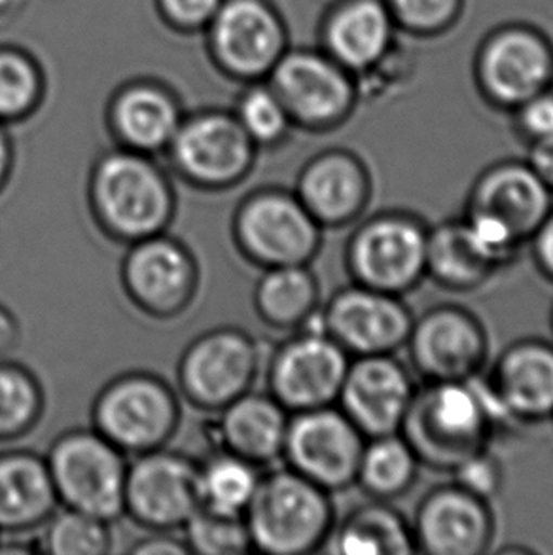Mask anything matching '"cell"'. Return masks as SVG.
I'll return each instance as SVG.
<instances>
[{
    "label": "cell",
    "instance_id": "obj_34",
    "mask_svg": "<svg viewBox=\"0 0 553 555\" xmlns=\"http://www.w3.org/2000/svg\"><path fill=\"white\" fill-rule=\"evenodd\" d=\"M461 218L472 245L499 273L512 268L519 260L522 250L527 247L524 241L517 237L516 232L499 218L486 212H466V210Z\"/></svg>",
    "mask_w": 553,
    "mask_h": 555
},
{
    "label": "cell",
    "instance_id": "obj_32",
    "mask_svg": "<svg viewBox=\"0 0 553 555\" xmlns=\"http://www.w3.org/2000/svg\"><path fill=\"white\" fill-rule=\"evenodd\" d=\"M116 121L121 135L141 149H159L177 133V113L157 91L133 90L121 99Z\"/></svg>",
    "mask_w": 553,
    "mask_h": 555
},
{
    "label": "cell",
    "instance_id": "obj_48",
    "mask_svg": "<svg viewBox=\"0 0 553 555\" xmlns=\"http://www.w3.org/2000/svg\"><path fill=\"white\" fill-rule=\"evenodd\" d=\"M8 164V149L7 143H4V137L0 135V179L4 177V171H7Z\"/></svg>",
    "mask_w": 553,
    "mask_h": 555
},
{
    "label": "cell",
    "instance_id": "obj_27",
    "mask_svg": "<svg viewBox=\"0 0 553 555\" xmlns=\"http://www.w3.org/2000/svg\"><path fill=\"white\" fill-rule=\"evenodd\" d=\"M288 420L283 405L268 397L235 398L226 410L222 433L230 448L247 461H271L284 448Z\"/></svg>",
    "mask_w": 553,
    "mask_h": 555
},
{
    "label": "cell",
    "instance_id": "obj_12",
    "mask_svg": "<svg viewBox=\"0 0 553 555\" xmlns=\"http://www.w3.org/2000/svg\"><path fill=\"white\" fill-rule=\"evenodd\" d=\"M95 203L114 232L136 240L154 235L171 212V194L164 177L131 154H116L101 164Z\"/></svg>",
    "mask_w": 553,
    "mask_h": 555
},
{
    "label": "cell",
    "instance_id": "obj_5",
    "mask_svg": "<svg viewBox=\"0 0 553 555\" xmlns=\"http://www.w3.org/2000/svg\"><path fill=\"white\" fill-rule=\"evenodd\" d=\"M366 436L336 404L296 412L288 421L284 455L292 470L329 493L357 486Z\"/></svg>",
    "mask_w": 553,
    "mask_h": 555
},
{
    "label": "cell",
    "instance_id": "obj_6",
    "mask_svg": "<svg viewBox=\"0 0 553 555\" xmlns=\"http://www.w3.org/2000/svg\"><path fill=\"white\" fill-rule=\"evenodd\" d=\"M48 470L53 488L73 511L108 521L126 504L128 473L106 438L88 433L63 438L53 448Z\"/></svg>",
    "mask_w": 553,
    "mask_h": 555
},
{
    "label": "cell",
    "instance_id": "obj_33",
    "mask_svg": "<svg viewBox=\"0 0 553 555\" xmlns=\"http://www.w3.org/2000/svg\"><path fill=\"white\" fill-rule=\"evenodd\" d=\"M188 541L195 552L210 555L240 554L248 548L250 534L240 516L195 511L187 521Z\"/></svg>",
    "mask_w": 553,
    "mask_h": 555
},
{
    "label": "cell",
    "instance_id": "obj_28",
    "mask_svg": "<svg viewBox=\"0 0 553 555\" xmlns=\"http://www.w3.org/2000/svg\"><path fill=\"white\" fill-rule=\"evenodd\" d=\"M53 501L48 466L27 455L0 459V527L33 526L52 511Z\"/></svg>",
    "mask_w": 553,
    "mask_h": 555
},
{
    "label": "cell",
    "instance_id": "obj_19",
    "mask_svg": "<svg viewBox=\"0 0 553 555\" xmlns=\"http://www.w3.org/2000/svg\"><path fill=\"white\" fill-rule=\"evenodd\" d=\"M126 503L152 526L187 524L200 503L197 473L175 455H149L128 474Z\"/></svg>",
    "mask_w": 553,
    "mask_h": 555
},
{
    "label": "cell",
    "instance_id": "obj_38",
    "mask_svg": "<svg viewBox=\"0 0 553 555\" xmlns=\"http://www.w3.org/2000/svg\"><path fill=\"white\" fill-rule=\"evenodd\" d=\"M288 113L283 101L266 90L248 93L241 103V128L262 143H273L283 135Z\"/></svg>",
    "mask_w": 553,
    "mask_h": 555
},
{
    "label": "cell",
    "instance_id": "obj_1",
    "mask_svg": "<svg viewBox=\"0 0 553 555\" xmlns=\"http://www.w3.org/2000/svg\"><path fill=\"white\" fill-rule=\"evenodd\" d=\"M421 466L451 474L499 440L476 379L419 382L400 428Z\"/></svg>",
    "mask_w": 553,
    "mask_h": 555
},
{
    "label": "cell",
    "instance_id": "obj_36",
    "mask_svg": "<svg viewBox=\"0 0 553 555\" xmlns=\"http://www.w3.org/2000/svg\"><path fill=\"white\" fill-rule=\"evenodd\" d=\"M397 27L415 35H436L453 25L463 0H383Z\"/></svg>",
    "mask_w": 553,
    "mask_h": 555
},
{
    "label": "cell",
    "instance_id": "obj_14",
    "mask_svg": "<svg viewBox=\"0 0 553 555\" xmlns=\"http://www.w3.org/2000/svg\"><path fill=\"white\" fill-rule=\"evenodd\" d=\"M349 75L330 55L291 53L275 70L276 98L309 128H334L349 118L357 103L359 88Z\"/></svg>",
    "mask_w": 553,
    "mask_h": 555
},
{
    "label": "cell",
    "instance_id": "obj_15",
    "mask_svg": "<svg viewBox=\"0 0 553 555\" xmlns=\"http://www.w3.org/2000/svg\"><path fill=\"white\" fill-rule=\"evenodd\" d=\"M374 173L357 152H322L299 175V202L322 228H349L374 202Z\"/></svg>",
    "mask_w": 553,
    "mask_h": 555
},
{
    "label": "cell",
    "instance_id": "obj_7",
    "mask_svg": "<svg viewBox=\"0 0 553 555\" xmlns=\"http://www.w3.org/2000/svg\"><path fill=\"white\" fill-rule=\"evenodd\" d=\"M319 317L322 331L355 359L404 349L415 313L402 296L351 281L330 296Z\"/></svg>",
    "mask_w": 553,
    "mask_h": 555
},
{
    "label": "cell",
    "instance_id": "obj_47",
    "mask_svg": "<svg viewBox=\"0 0 553 555\" xmlns=\"http://www.w3.org/2000/svg\"><path fill=\"white\" fill-rule=\"evenodd\" d=\"M499 554H535V548L525 546V544H506L499 548Z\"/></svg>",
    "mask_w": 553,
    "mask_h": 555
},
{
    "label": "cell",
    "instance_id": "obj_8",
    "mask_svg": "<svg viewBox=\"0 0 553 555\" xmlns=\"http://www.w3.org/2000/svg\"><path fill=\"white\" fill-rule=\"evenodd\" d=\"M417 554L484 555L497 541L493 504L456 481H441L419 499L413 511Z\"/></svg>",
    "mask_w": 553,
    "mask_h": 555
},
{
    "label": "cell",
    "instance_id": "obj_23",
    "mask_svg": "<svg viewBox=\"0 0 553 555\" xmlns=\"http://www.w3.org/2000/svg\"><path fill=\"white\" fill-rule=\"evenodd\" d=\"M215 40L230 67L260 73L270 67L281 50V29L260 2L233 0L218 14Z\"/></svg>",
    "mask_w": 553,
    "mask_h": 555
},
{
    "label": "cell",
    "instance_id": "obj_3",
    "mask_svg": "<svg viewBox=\"0 0 553 555\" xmlns=\"http://www.w3.org/2000/svg\"><path fill=\"white\" fill-rule=\"evenodd\" d=\"M332 493L296 470L260 480L248 504L250 542L276 555L309 554L322 548L336 526Z\"/></svg>",
    "mask_w": 553,
    "mask_h": 555
},
{
    "label": "cell",
    "instance_id": "obj_11",
    "mask_svg": "<svg viewBox=\"0 0 553 555\" xmlns=\"http://www.w3.org/2000/svg\"><path fill=\"white\" fill-rule=\"evenodd\" d=\"M351 359L321 326L306 324L271 366L276 402L294 412L336 404Z\"/></svg>",
    "mask_w": 553,
    "mask_h": 555
},
{
    "label": "cell",
    "instance_id": "obj_42",
    "mask_svg": "<svg viewBox=\"0 0 553 555\" xmlns=\"http://www.w3.org/2000/svg\"><path fill=\"white\" fill-rule=\"evenodd\" d=\"M532 263L542 278L553 285V210L539 230L527 241Z\"/></svg>",
    "mask_w": 553,
    "mask_h": 555
},
{
    "label": "cell",
    "instance_id": "obj_22",
    "mask_svg": "<svg viewBox=\"0 0 553 555\" xmlns=\"http://www.w3.org/2000/svg\"><path fill=\"white\" fill-rule=\"evenodd\" d=\"M250 156L248 135L224 116H203L188 124L175 139V158L184 173L203 182L240 177Z\"/></svg>",
    "mask_w": 553,
    "mask_h": 555
},
{
    "label": "cell",
    "instance_id": "obj_31",
    "mask_svg": "<svg viewBox=\"0 0 553 555\" xmlns=\"http://www.w3.org/2000/svg\"><path fill=\"white\" fill-rule=\"evenodd\" d=\"M260 478L255 466L240 455H220L197 473V496L205 508L240 516L255 496Z\"/></svg>",
    "mask_w": 553,
    "mask_h": 555
},
{
    "label": "cell",
    "instance_id": "obj_37",
    "mask_svg": "<svg viewBox=\"0 0 553 555\" xmlns=\"http://www.w3.org/2000/svg\"><path fill=\"white\" fill-rule=\"evenodd\" d=\"M37 408V389L29 377L20 370L0 369V436L27 427Z\"/></svg>",
    "mask_w": 553,
    "mask_h": 555
},
{
    "label": "cell",
    "instance_id": "obj_4",
    "mask_svg": "<svg viewBox=\"0 0 553 555\" xmlns=\"http://www.w3.org/2000/svg\"><path fill=\"white\" fill-rule=\"evenodd\" d=\"M404 349L419 382H468L487 369L491 338L476 311L441 301L415 315Z\"/></svg>",
    "mask_w": 553,
    "mask_h": 555
},
{
    "label": "cell",
    "instance_id": "obj_9",
    "mask_svg": "<svg viewBox=\"0 0 553 555\" xmlns=\"http://www.w3.org/2000/svg\"><path fill=\"white\" fill-rule=\"evenodd\" d=\"M476 76L491 105L514 113L525 101L550 90L552 46L540 33L524 25L502 27L479 48Z\"/></svg>",
    "mask_w": 553,
    "mask_h": 555
},
{
    "label": "cell",
    "instance_id": "obj_41",
    "mask_svg": "<svg viewBox=\"0 0 553 555\" xmlns=\"http://www.w3.org/2000/svg\"><path fill=\"white\" fill-rule=\"evenodd\" d=\"M514 120L517 135L527 144L553 137V91H542L517 106Z\"/></svg>",
    "mask_w": 553,
    "mask_h": 555
},
{
    "label": "cell",
    "instance_id": "obj_50",
    "mask_svg": "<svg viewBox=\"0 0 553 555\" xmlns=\"http://www.w3.org/2000/svg\"><path fill=\"white\" fill-rule=\"evenodd\" d=\"M552 421H553V417H552Z\"/></svg>",
    "mask_w": 553,
    "mask_h": 555
},
{
    "label": "cell",
    "instance_id": "obj_20",
    "mask_svg": "<svg viewBox=\"0 0 553 555\" xmlns=\"http://www.w3.org/2000/svg\"><path fill=\"white\" fill-rule=\"evenodd\" d=\"M397 29L383 0H345L326 23L329 55L349 73L364 75L387 60Z\"/></svg>",
    "mask_w": 553,
    "mask_h": 555
},
{
    "label": "cell",
    "instance_id": "obj_18",
    "mask_svg": "<svg viewBox=\"0 0 553 555\" xmlns=\"http://www.w3.org/2000/svg\"><path fill=\"white\" fill-rule=\"evenodd\" d=\"M172 421L171 395L146 377L118 382L99 400V427L108 442L126 450H146L162 442Z\"/></svg>",
    "mask_w": 553,
    "mask_h": 555
},
{
    "label": "cell",
    "instance_id": "obj_24",
    "mask_svg": "<svg viewBox=\"0 0 553 555\" xmlns=\"http://www.w3.org/2000/svg\"><path fill=\"white\" fill-rule=\"evenodd\" d=\"M330 552L342 555H413L412 524L390 501L368 499L330 533Z\"/></svg>",
    "mask_w": 553,
    "mask_h": 555
},
{
    "label": "cell",
    "instance_id": "obj_30",
    "mask_svg": "<svg viewBox=\"0 0 553 555\" xmlns=\"http://www.w3.org/2000/svg\"><path fill=\"white\" fill-rule=\"evenodd\" d=\"M321 288L307 266H275L258 285V308L275 326L292 328L317 313Z\"/></svg>",
    "mask_w": 553,
    "mask_h": 555
},
{
    "label": "cell",
    "instance_id": "obj_21",
    "mask_svg": "<svg viewBox=\"0 0 553 555\" xmlns=\"http://www.w3.org/2000/svg\"><path fill=\"white\" fill-rule=\"evenodd\" d=\"M255 370V353L247 339L218 332L197 341L188 353L182 374L188 390L203 404H228L240 397Z\"/></svg>",
    "mask_w": 553,
    "mask_h": 555
},
{
    "label": "cell",
    "instance_id": "obj_49",
    "mask_svg": "<svg viewBox=\"0 0 553 555\" xmlns=\"http://www.w3.org/2000/svg\"><path fill=\"white\" fill-rule=\"evenodd\" d=\"M548 321H550V331H552L553 334V304L552 308H550V317H548Z\"/></svg>",
    "mask_w": 553,
    "mask_h": 555
},
{
    "label": "cell",
    "instance_id": "obj_2",
    "mask_svg": "<svg viewBox=\"0 0 553 555\" xmlns=\"http://www.w3.org/2000/svg\"><path fill=\"white\" fill-rule=\"evenodd\" d=\"M430 224L410 209L364 215L345 241V271L357 285L406 298L426 281Z\"/></svg>",
    "mask_w": 553,
    "mask_h": 555
},
{
    "label": "cell",
    "instance_id": "obj_26",
    "mask_svg": "<svg viewBox=\"0 0 553 555\" xmlns=\"http://www.w3.org/2000/svg\"><path fill=\"white\" fill-rule=\"evenodd\" d=\"M128 285L150 308L177 306L190 288L192 268L177 245L165 240H146L129 255Z\"/></svg>",
    "mask_w": 553,
    "mask_h": 555
},
{
    "label": "cell",
    "instance_id": "obj_39",
    "mask_svg": "<svg viewBox=\"0 0 553 555\" xmlns=\"http://www.w3.org/2000/svg\"><path fill=\"white\" fill-rule=\"evenodd\" d=\"M451 480L468 489L474 495L491 501L501 495L504 488V466L491 448L474 453L449 474Z\"/></svg>",
    "mask_w": 553,
    "mask_h": 555
},
{
    "label": "cell",
    "instance_id": "obj_40",
    "mask_svg": "<svg viewBox=\"0 0 553 555\" xmlns=\"http://www.w3.org/2000/svg\"><path fill=\"white\" fill-rule=\"evenodd\" d=\"M35 75L29 65L12 53L0 55V114L12 116L29 106L35 95Z\"/></svg>",
    "mask_w": 553,
    "mask_h": 555
},
{
    "label": "cell",
    "instance_id": "obj_10",
    "mask_svg": "<svg viewBox=\"0 0 553 555\" xmlns=\"http://www.w3.org/2000/svg\"><path fill=\"white\" fill-rule=\"evenodd\" d=\"M417 389L408 362L395 354L355 357L336 405L366 438L400 433Z\"/></svg>",
    "mask_w": 553,
    "mask_h": 555
},
{
    "label": "cell",
    "instance_id": "obj_43",
    "mask_svg": "<svg viewBox=\"0 0 553 555\" xmlns=\"http://www.w3.org/2000/svg\"><path fill=\"white\" fill-rule=\"evenodd\" d=\"M527 166L553 192V137L527 144Z\"/></svg>",
    "mask_w": 553,
    "mask_h": 555
},
{
    "label": "cell",
    "instance_id": "obj_25",
    "mask_svg": "<svg viewBox=\"0 0 553 555\" xmlns=\"http://www.w3.org/2000/svg\"><path fill=\"white\" fill-rule=\"evenodd\" d=\"M499 271L472 245L463 218L430 224L426 247V281L451 294H471L489 285Z\"/></svg>",
    "mask_w": 553,
    "mask_h": 555
},
{
    "label": "cell",
    "instance_id": "obj_17",
    "mask_svg": "<svg viewBox=\"0 0 553 555\" xmlns=\"http://www.w3.org/2000/svg\"><path fill=\"white\" fill-rule=\"evenodd\" d=\"M464 210L499 218L527 245L553 210V192L525 159H499L474 179Z\"/></svg>",
    "mask_w": 553,
    "mask_h": 555
},
{
    "label": "cell",
    "instance_id": "obj_13",
    "mask_svg": "<svg viewBox=\"0 0 553 555\" xmlns=\"http://www.w3.org/2000/svg\"><path fill=\"white\" fill-rule=\"evenodd\" d=\"M240 237L243 247L270 268L307 266L321 248L322 225L298 195L266 192L241 210Z\"/></svg>",
    "mask_w": 553,
    "mask_h": 555
},
{
    "label": "cell",
    "instance_id": "obj_29",
    "mask_svg": "<svg viewBox=\"0 0 553 555\" xmlns=\"http://www.w3.org/2000/svg\"><path fill=\"white\" fill-rule=\"evenodd\" d=\"M421 468L415 451L400 433L366 438L360 455L357 486L368 499L393 503L412 491Z\"/></svg>",
    "mask_w": 553,
    "mask_h": 555
},
{
    "label": "cell",
    "instance_id": "obj_35",
    "mask_svg": "<svg viewBox=\"0 0 553 555\" xmlns=\"http://www.w3.org/2000/svg\"><path fill=\"white\" fill-rule=\"evenodd\" d=\"M46 544L53 554L98 555L108 546L105 521L83 512H63L50 524Z\"/></svg>",
    "mask_w": 553,
    "mask_h": 555
},
{
    "label": "cell",
    "instance_id": "obj_46",
    "mask_svg": "<svg viewBox=\"0 0 553 555\" xmlns=\"http://www.w3.org/2000/svg\"><path fill=\"white\" fill-rule=\"evenodd\" d=\"M14 341V321L4 309H0V351Z\"/></svg>",
    "mask_w": 553,
    "mask_h": 555
},
{
    "label": "cell",
    "instance_id": "obj_16",
    "mask_svg": "<svg viewBox=\"0 0 553 555\" xmlns=\"http://www.w3.org/2000/svg\"><path fill=\"white\" fill-rule=\"evenodd\" d=\"M487 383L522 425L553 417V341L537 336L510 341L484 370Z\"/></svg>",
    "mask_w": 553,
    "mask_h": 555
},
{
    "label": "cell",
    "instance_id": "obj_44",
    "mask_svg": "<svg viewBox=\"0 0 553 555\" xmlns=\"http://www.w3.org/2000/svg\"><path fill=\"white\" fill-rule=\"evenodd\" d=\"M169 14L182 23H202L217 10L218 0H164Z\"/></svg>",
    "mask_w": 553,
    "mask_h": 555
},
{
    "label": "cell",
    "instance_id": "obj_45",
    "mask_svg": "<svg viewBox=\"0 0 553 555\" xmlns=\"http://www.w3.org/2000/svg\"><path fill=\"white\" fill-rule=\"evenodd\" d=\"M137 552H142V554H184L187 548L184 546H180V544H175V542H164L157 541L156 544L154 542H149V544H142L137 548Z\"/></svg>",
    "mask_w": 553,
    "mask_h": 555
}]
</instances>
